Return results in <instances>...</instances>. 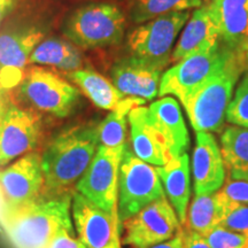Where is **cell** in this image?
Returning <instances> with one entry per match:
<instances>
[{
	"label": "cell",
	"mask_w": 248,
	"mask_h": 248,
	"mask_svg": "<svg viewBox=\"0 0 248 248\" xmlns=\"http://www.w3.org/2000/svg\"><path fill=\"white\" fill-rule=\"evenodd\" d=\"M105 248H121L120 247V240L114 241L113 244H110L109 246H107V247H105Z\"/></svg>",
	"instance_id": "cell-37"
},
{
	"label": "cell",
	"mask_w": 248,
	"mask_h": 248,
	"mask_svg": "<svg viewBox=\"0 0 248 248\" xmlns=\"http://www.w3.org/2000/svg\"><path fill=\"white\" fill-rule=\"evenodd\" d=\"M99 147L98 128L78 124L62 130L42 155L44 191L48 194L66 193L83 176Z\"/></svg>",
	"instance_id": "cell-2"
},
{
	"label": "cell",
	"mask_w": 248,
	"mask_h": 248,
	"mask_svg": "<svg viewBox=\"0 0 248 248\" xmlns=\"http://www.w3.org/2000/svg\"><path fill=\"white\" fill-rule=\"evenodd\" d=\"M11 102L12 101L9 100L8 89L0 86V122H1L2 117L5 115V111Z\"/></svg>",
	"instance_id": "cell-35"
},
{
	"label": "cell",
	"mask_w": 248,
	"mask_h": 248,
	"mask_svg": "<svg viewBox=\"0 0 248 248\" xmlns=\"http://www.w3.org/2000/svg\"><path fill=\"white\" fill-rule=\"evenodd\" d=\"M216 194L223 213L219 225L248 237V204L232 202L219 191Z\"/></svg>",
	"instance_id": "cell-28"
},
{
	"label": "cell",
	"mask_w": 248,
	"mask_h": 248,
	"mask_svg": "<svg viewBox=\"0 0 248 248\" xmlns=\"http://www.w3.org/2000/svg\"><path fill=\"white\" fill-rule=\"evenodd\" d=\"M26 101L36 109L58 117H66L79 100V91L53 71L32 67L20 85Z\"/></svg>",
	"instance_id": "cell-7"
},
{
	"label": "cell",
	"mask_w": 248,
	"mask_h": 248,
	"mask_svg": "<svg viewBox=\"0 0 248 248\" xmlns=\"http://www.w3.org/2000/svg\"><path fill=\"white\" fill-rule=\"evenodd\" d=\"M148 115L154 128L166 140L171 156L186 153L190 146V135L178 101L170 95L162 97L150 105Z\"/></svg>",
	"instance_id": "cell-19"
},
{
	"label": "cell",
	"mask_w": 248,
	"mask_h": 248,
	"mask_svg": "<svg viewBox=\"0 0 248 248\" xmlns=\"http://www.w3.org/2000/svg\"><path fill=\"white\" fill-rule=\"evenodd\" d=\"M202 0H136L132 6L131 17L135 23H145L172 12H184L199 8Z\"/></svg>",
	"instance_id": "cell-27"
},
{
	"label": "cell",
	"mask_w": 248,
	"mask_h": 248,
	"mask_svg": "<svg viewBox=\"0 0 248 248\" xmlns=\"http://www.w3.org/2000/svg\"><path fill=\"white\" fill-rule=\"evenodd\" d=\"M166 197L156 168L125 148L120 167L117 214L121 223Z\"/></svg>",
	"instance_id": "cell-5"
},
{
	"label": "cell",
	"mask_w": 248,
	"mask_h": 248,
	"mask_svg": "<svg viewBox=\"0 0 248 248\" xmlns=\"http://www.w3.org/2000/svg\"><path fill=\"white\" fill-rule=\"evenodd\" d=\"M245 74H248V54L246 58V70H245Z\"/></svg>",
	"instance_id": "cell-38"
},
{
	"label": "cell",
	"mask_w": 248,
	"mask_h": 248,
	"mask_svg": "<svg viewBox=\"0 0 248 248\" xmlns=\"http://www.w3.org/2000/svg\"><path fill=\"white\" fill-rule=\"evenodd\" d=\"M71 207L79 240L86 248H105L120 240L119 214L100 208L78 192L73 195Z\"/></svg>",
	"instance_id": "cell-14"
},
{
	"label": "cell",
	"mask_w": 248,
	"mask_h": 248,
	"mask_svg": "<svg viewBox=\"0 0 248 248\" xmlns=\"http://www.w3.org/2000/svg\"><path fill=\"white\" fill-rule=\"evenodd\" d=\"M145 100L133 97L124 98L116 109L111 110L98 126L99 145L109 148L126 145V119L133 108L141 106Z\"/></svg>",
	"instance_id": "cell-25"
},
{
	"label": "cell",
	"mask_w": 248,
	"mask_h": 248,
	"mask_svg": "<svg viewBox=\"0 0 248 248\" xmlns=\"http://www.w3.org/2000/svg\"><path fill=\"white\" fill-rule=\"evenodd\" d=\"M246 248H248V247H246Z\"/></svg>",
	"instance_id": "cell-40"
},
{
	"label": "cell",
	"mask_w": 248,
	"mask_h": 248,
	"mask_svg": "<svg viewBox=\"0 0 248 248\" xmlns=\"http://www.w3.org/2000/svg\"><path fill=\"white\" fill-rule=\"evenodd\" d=\"M126 145L109 148L99 145L92 162L76 184L78 193L100 208L117 214L119 176Z\"/></svg>",
	"instance_id": "cell-6"
},
{
	"label": "cell",
	"mask_w": 248,
	"mask_h": 248,
	"mask_svg": "<svg viewBox=\"0 0 248 248\" xmlns=\"http://www.w3.org/2000/svg\"><path fill=\"white\" fill-rule=\"evenodd\" d=\"M168 64L135 55L123 58L111 68L113 84L125 97L152 100L159 93L161 76Z\"/></svg>",
	"instance_id": "cell-15"
},
{
	"label": "cell",
	"mask_w": 248,
	"mask_h": 248,
	"mask_svg": "<svg viewBox=\"0 0 248 248\" xmlns=\"http://www.w3.org/2000/svg\"><path fill=\"white\" fill-rule=\"evenodd\" d=\"M164 193L177 214L182 226L186 221L190 202V159L187 153L173 156L167 164L156 167Z\"/></svg>",
	"instance_id": "cell-21"
},
{
	"label": "cell",
	"mask_w": 248,
	"mask_h": 248,
	"mask_svg": "<svg viewBox=\"0 0 248 248\" xmlns=\"http://www.w3.org/2000/svg\"><path fill=\"white\" fill-rule=\"evenodd\" d=\"M28 63L52 66L64 71H75L83 66V57L75 45L60 38H44L31 53Z\"/></svg>",
	"instance_id": "cell-24"
},
{
	"label": "cell",
	"mask_w": 248,
	"mask_h": 248,
	"mask_svg": "<svg viewBox=\"0 0 248 248\" xmlns=\"http://www.w3.org/2000/svg\"><path fill=\"white\" fill-rule=\"evenodd\" d=\"M69 78L95 106L102 109H116L125 98L113 83L92 68H80L71 71Z\"/></svg>",
	"instance_id": "cell-22"
},
{
	"label": "cell",
	"mask_w": 248,
	"mask_h": 248,
	"mask_svg": "<svg viewBox=\"0 0 248 248\" xmlns=\"http://www.w3.org/2000/svg\"><path fill=\"white\" fill-rule=\"evenodd\" d=\"M221 153L229 178L248 181V129L225 128L221 136Z\"/></svg>",
	"instance_id": "cell-23"
},
{
	"label": "cell",
	"mask_w": 248,
	"mask_h": 248,
	"mask_svg": "<svg viewBox=\"0 0 248 248\" xmlns=\"http://www.w3.org/2000/svg\"><path fill=\"white\" fill-rule=\"evenodd\" d=\"M219 43V32L209 6H201L193 12L186 23L177 45L171 52L170 62H178L198 52L207 51Z\"/></svg>",
	"instance_id": "cell-20"
},
{
	"label": "cell",
	"mask_w": 248,
	"mask_h": 248,
	"mask_svg": "<svg viewBox=\"0 0 248 248\" xmlns=\"http://www.w3.org/2000/svg\"><path fill=\"white\" fill-rule=\"evenodd\" d=\"M15 5V0H5V1L0 2V24L4 20L6 15L12 11Z\"/></svg>",
	"instance_id": "cell-36"
},
{
	"label": "cell",
	"mask_w": 248,
	"mask_h": 248,
	"mask_svg": "<svg viewBox=\"0 0 248 248\" xmlns=\"http://www.w3.org/2000/svg\"><path fill=\"white\" fill-rule=\"evenodd\" d=\"M210 248H246L248 237L229 230L222 225H217L202 235Z\"/></svg>",
	"instance_id": "cell-30"
},
{
	"label": "cell",
	"mask_w": 248,
	"mask_h": 248,
	"mask_svg": "<svg viewBox=\"0 0 248 248\" xmlns=\"http://www.w3.org/2000/svg\"><path fill=\"white\" fill-rule=\"evenodd\" d=\"M229 52L230 49L219 43L215 47L198 52L176 62L161 76L157 95H173L183 102L198 85L212 75Z\"/></svg>",
	"instance_id": "cell-10"
},
{
	"label": "cell",
	"mask_w": 248,
	"mask_h": 248,
	"mask_svg": "<svg viewBox=\"0 0 248 248\" xmlns=\"http://www.w3.org/2000/svg\"><path fill=\"white\" fill-rule=\"evenodd\" d=\"M221 43L246 60L248 54V0H213L208 5Z\"/></svg>",
	"instance_id": "cell-17"
},
{
	"label": "cell",
	"mask_w": 248,
	"mask_h": 248,
	"mask_svg": "<svg viewBox=\"0 0 248 248\" xmlns=\"http://www.w3.org/2000/svg\"><path fill=\"white\" fill-rule=\"evenodd\" d=\"M246 70V60L230 51L224 60L182 102L197 132H218L225 121L235 83Z\"/></svg>",
	"instance_id": "cell-3"
},
{
	"label": "cell",
	"mask_w": 248,
	"mask_h": 248,
	"mask_svg": "<svg viewBox=\"0 0 248 248\" xmlns=\"http://www.w3.org/2000/svg\"><path fill=\"white\" fill-rule=\"evenodd\" d=\"M71 195H40L32 202L6 209L4 229L14 248H46L59 232H73Z\"/></svg>",
	"instance_id": "cell-1"
},
{
	"label": "cell",
	"mask_w": 248,
	"mask_h": 248,
	"mask_svg": "<svg viewBox=\"0 0 248 248\" xmlns=\"http://www.w3.org/2000/svg\"><path fill=\"white\" fill-rule=\"evenodd\" d=\"M40 136L38 114L11 102L0 122V167L30 153L38 145Z\"/></svg>",
	"instance_id": "cell-12"
},
{
	"label": "cell",
	"mask_w": 248,
	"mask_h": 248,
	"mask_svg": "<svg viewBox=\"0 0 248 248\" xmlns=\"http://www.w3.org/2000/svg\"><path fill=\"white\" fill-rule=\"evenodd\" d=\"M188 12H172L147 21L133 29L128 36L131 55L170 63L171 48L187 22Z\"/></svg>",
	"instance_id": "cell-9"
},
{
	"label": "cell",
	"mask_w": 248,
	"mask_h": 248,
	"mask_svg": "<svg viewBox=\"0 0 248 248\" xmlns=\"http://www.w3.org/2000/svg\"><path fill=\"white\" fill-rule=\"evenodd\" d=\"M133 153L152 166L162 167L171 159L169 147L161 133L154 128L148 115V108L138 106L128 116Z\"/></svg>",
	"instance_id": "cell-18"
},
{
	"label": "cell",
	"mask_w": 248,
	"mask_h": 248,
	"mask_svg": "<svg viewBox=\"0 0 248 248\" xmlns=\"http://www.w3.org/2000/svg\"><path fill=\"white\" fill-rule=\"evenodd\" d=\"M195 195L214 194L225 182L226 169L221 148L212 132H197L192 157Z\"/></svg>",
	"instance_id": "cell-16"
},
{
	"label": "cell",
	"mask_w": 248,
	"mask_h": 248,
	"mask_svg": "<svg viewBox=\"0 0 248 248\" xmlns=\"http://www.w3.org/2000/svg\"><path fill=\"white\" fill-rule=\"evenodd\" d=\"M45 181L42 155L30 152L0 171V191L6 209L28 204L42 195Z\"/></svg>",
	"instance_id": "cell-11"
},
{
	"label": "cell",
	"mask_w": 248,
	"mask_h": 248,
	"mask_svg": "<svg viewBox=\"0 0 248 248\" xmlns=\"http://www.w3.org/2000/svg\"><path fill=\"white\" fill-rule=\"evenodd\" d=\"M123 244L132 248H150L175 237L182 224L166 197L154 201L123 222Z\"/></svg>",
	"instance_id": "cell-8"
},
{
	"label": "cell",
	"mask_w": 248,
	"mask_h": 248,
	"mask_svg": "<svg viewBox=\"0 0 248 248\" xmlns=\"http://www.w3.org/2000/svg\"><path fill=\"white\" fill-rule=\"evenodd\" d=\"M125 24V16L116 5L89 4L70 14L63 33L84 49L106 47L122 42Z\"/></svg>",
	"instance_id": "cell-4"
},
{
	"label": "cell",
	"mask_w": 248,
	"mask_h": 248,
	"mask_svg": "<svg viewBox=\"0 0 248 248\" xmlns=\"http://www.w3.org/2000/svg\"><path fill=\"white\" fill-rule=\"evenodd\" d=\"M150 248H184V245H183V232L182 229L181 231L178 232L175 237H172L171 239L163 241V243L154 245Z\"/></svg>",
	"instance_id": "cell-34"
},
{
	"label": "cell",
	"mask_w": 248,
	"mask_h": 248,
	"mask_svg": "<svg viewBox=\"0 0 248 248\" xmlns=\"http://www.w3.org/2000/svg\"><path fill=\"white\" fill-rule=\"evenodd\" d=\"M71 231L63 230L55 235L46 248H86L80 240L71 237Z\"/></svg>",
	"instance_id": "cell-32"
},
{
	"label": "cell",
	"mask_w": 248,
	"mask_h": 248,
	"mask_svg": "<svg viewBox=\"0 0 248 248\" xmlns=\"http://www.w3.org/2000/svg\"><path fill=\"white\" fill-rule=\"evenodd\" d=\"M2 1H5V0H0V2H2Z\"/></svg>",
	"instance_id": "cell-39"
},
{
	"label": "cell",
	"mask_w": 248,
	"mask_h": 248,
	"mask_svg": "<svg viewBox=\"0 0 248 248\" xmlns=\"http://www.w3.org/2000/svg\"><path fill=\"white\" fill-rule=\"evenodd\" d=\"M219 192L232 202L248 204V181L228 178Z\"/></svg>",
	"instance_id": "cell-31"
},
{
	"label": "cell",
	"mask_w": 248,
	"mask_h": 248,
	"mask_svg": "<svg viewBox=\"0 0 248 248\" xmlns=\"http://www.w3.org/2000/svg\"><path fill=\"white\" fill-rule=\"evenodd\" d=\"M222 214V207L216 193L195 195L187 208L183 228L204 235L221 224Z\"/></svg>",
	"instance_id": "cell-26"
},
{
	"label": "cell",
	"mask_w": 248,
	"mask_h": 248,
	"mask_svg": "<svg viewBox=\"0 0 248 248\" xmlns=\"http://www.w3.org/2000/svg\"><path fill=\"white\" fill-rule=\"evenodd\" d=\"M45 35L46 28L36 23L21 24L0 32V86L8 89L16 84L20 71Z\"/></svg>",
	"instance_id": "cell-13"
},
{
	"label": "cell",
	"mask_w": 248,
	"mask_h": 248,
	"mask_svg": "<svg viewBox=\"0 0 248 248\" xmlns=\"http://www.w3.org/2000/svg\"><path fill=\"white\" fill-rule=\"evenodd\" d=\"M184 248H210L202 235L182 226Z\"/></svg>",
	"instance_id": "cell-33"
},
{
	"label": "cell",
	"mask_w": 248,
	"mask_h": 248,
	"mask_svg": "<svg viewBox=\"0 0 248 248\" xmlns=\"http://www.w3.org/2000/svg\"><path fill=\"white\" fill-rule=\"evenodd\" d=\"M225 120L233 125L248 129V74H245L233 99H231Z\"/></svg>",
	"instance_id": "cell-29"
}]
</instances>
